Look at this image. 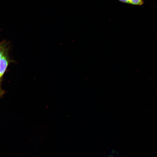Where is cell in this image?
I'll return each mask as SVG.
<instances>
[{"instance_id": "cell-1", "label": "cell", "mask_w": 157, "mask_h": 157, "mask_svg": "<svg viewBox=\"0 0 157 157\" xmlns=\"http://www.w3.org/2000/svg\"><path fill=\"white\" fill-rule=\"evenodd\" d=\"M8 62L6 57L4 56L0 60V77L4 73L7 66Z\"/></svg>"}, {"instance_id": "cell-2", "label": "cell", "mask_w": 157, "mask_h": 157, "mask_svg": "<svg viewBox=\"0 0 157 157\" xmlns=\"http://www.w3.org/2000/svg\"><path fill=\"white\" fill-rule=\"evenodd\" d=\"M130 4L141 6L144 3V0H129Z\"/></svg>"}, {"instance_id": "cell-3", "label": "cell", "mask_w": 157, "mask_h": 157, "mask_svg": "<svg viewBox=\"0 0 157 157\" xmlns=\"http://www.w3.org/2000/svg\"><path fill=\"white\" fill-rule=\"evenodd\" d=\"M119 1L125 3L130 4L129 0H118Z\"/></svg>"}, {"instance_id": "cell-4", "label": "cell", "mask_w": 157, "mask_h": 157, "mask_svg": "<svg viewBox=\"0 0 157 157\" xmlns=\"http://www.w3.org/2000/svg\"><path fill=\"white\" fill-rule=\"evenodd\" d=\"M4 93V91L0 87V97H2Z\"/></svg>"}, {"instance_id": "cell-5", "label": "cell", "mask_w": 157, "mask_h": 157, "mask_svg": "<svg viewBox=\"0 0 157 157\" xmlns=\"http://www.w3.org/2000/svg\"><path fill=\"white\" fill-rule=\"evenodd\" d=\"M3 54V51L2 50L0 49V60L2 57V55Z\"/></svg>"}, {"instance_id": "cell-6", "label": "cell", "mask_w": 157, "mask_h": 157, "mask_svg": "<svg viewBox=\"0 0 157 157\" xmlns=\"http://www.w3.org/2000/svg\"></svg>"}]
</instances>
